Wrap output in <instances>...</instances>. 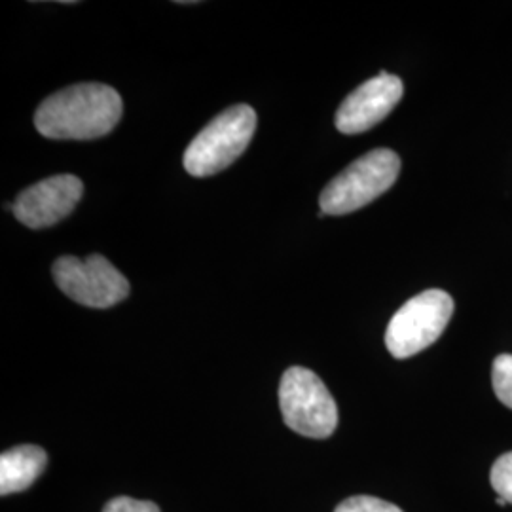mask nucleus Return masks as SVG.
<instances>
[{
  "label": "nucleus",
  "mask_w": 512,
  "mask_h": 512,
  "mask_svg": "<svg viewBox=\"0 0 512 512\" xmlns=\"http://www.w3.org/2000/svg\"><path fill=\"white\" fill-rule=\"evenodd\" d=\"M255 129L256 112L249 105H236L220 112L186 148L184 169L192 177L217 175L245 152Z\"/></svg>",
  "instance_id": "3"
},
{
  "label": "nucleus",
  "mask_w": 512,
  "mask_h": 512,
  "mask_svg": "<svg viewBox=\"0 0 512 512\" xmlns=\"http://www.w3.org/2000/svg\"><path fill=\"white\" fill-rule=\"evenodd\" d=\"M55 285L71 300L105 310L126 300L129 296V281L120 274L105 256L90 255L88 258L61 256L52 266Z\"/></svg>",
  "instance_id": "6"
},
{
  "label": "nucleus",
  "mask_w": 512,
  "mask_h": 512,
  "mask_svg": "<svg viewBox=\"0 0 512 512\" xmlns=\"http://www.w3.org/2000/svg\"><path fill=\"white\" fill-rule=\"evenodd\" d=\"M103 512H160V507L152 501H139L133 497H114L105 505Z\"/></svg>",
  "instance_id": "13"
},
{
  "label": "nucleus",
  "mask_w": 512,
  "mask_h": 512,
  "mask_svg": "<svg viewBox=\"0 0 512 512\" xmlns=\"http://www.w3.org/2000/svg\"><path fill=\"white\" fill-rule=\"evenodd\" d=\"M492 384L501 403L512 410V355H497L492 366Z\"/></svg>",
  "instance_id": "10"
},
{
  "label": "nucleus",
  "mask_w": 512,
  "mask_h": 512,
  "mask_svg": "<svg viewBox=\"0 0 512 512\" xmlns=\"http://www.w3.org/2000/svg\"><path fill=\"white\" fill-rule=\"evenodd\" d=\"M401 158L389 148L370 150L348 165L323 190L319 205L323 215H348L385 194L399 177Z\"/></svg>",
  "instance_id": "2"
},
{
  "label": "nucleus",
  "mask_w": 512,
  "mask_h": 512,
  "mask_svg": "<svg viewBox=\"0 0 512 512\" xmlns=\"http://www.w3.org/2000/svg\"><path fill=\"white\" fill-rule=\"evenodd\" d=\"M334 512H403L397 505L372 497V495H353L342 501Z\"/></svg>",
  "instance_id": "12"
},
{
  "label": "nucleus",
  "mask_w": 512,
  "mask_h": 512,
  "mask_svg": "<svg viewBox=\"0 0 512 512\" xmlns=\"http://www.w3.org/2000/svg\"><path fill=\"white\" fill-rule=\"evenodd\" d=\"M82 194L84 184L78 177L55 175L25 188L12 203V213L21 224L33 230L48 228L69 217L82 200Z\"/></svg>",
  "instance_id": "7"
},
{
  "label": "nucleus",
  "mask_w": 512,
  "mask_h": 512,
  "mask_svg": "<svg viewBox=\"0 0 512 512\" xmlns=\"http://www.w3.org/2000/svg\"><path fill=\"white\" fill-rule=\"evenodd\" d=\"M403 80L395 74L380 73L355 92L349 93L336 112V129L357 135L378 126L403 99Z\"/></svg>",
  "instance_id": "8"
},
{
  "label": "nucleus",
  "mask_w": 512,
  "mask_h": 512,
  "mask_svg": "<svg viewBox=\"0 0 512 512\" xmlns=\"http://www.w3.org/2000/svg\"><path fill=\"white\" fill-rule=\"evenodd\" d=\"M454 315V300L446 291L431 289L410 298L393 315L385 330V348L395 359H408L433 346Z\"/></svg>",
  "instance_id": "5"
},
{
  "label": "nucleus",
  "mask_w": 512,
  "mask_h": 512,
  "mask_svg": "<svg viewBox=\"0 0 512 512\" xmlns=\"http://www.w3.org/2000/svg\"><path fill=\"white\" fill-rule=\"evenodd\" d=\"M48 456L40 446H16L0 456V495L18 494L44 473Z\"/></svg>",
  "instance_id": "9"
},
{
  "label": "nucleus",
  "mask_w": 512,
  "mask_h": 512,
  "mask_svg": "<svg viewBox=\"0 0 512 512\" xmlns=\"http://www.w3.org/2000/svg\"><path fill=\"white\" fill-rule=\"evenodd\" d=\"M497 505H499V507H505V505H507V501H505L503 497H497Z\"/></svg>",
  "instance_id": "14"
},
{
  "label": "nucleus",
  "mask_w": 512,
  "mask_h": 512,
  "mask_svg": "<svg viewBox=\"0 0 512 512\" xmlns=\"http://www.w3.org/2000/svg\"><path fill=\"white\" fill-rule=\"evenodd\" d=\"M283 420L308 439H329L338 425V406L323 380L302 366L289 368L279 384Z\"/></svg>",
  "instance_id": "4"
},
{
  "label": "nucleus",
  "mask_w": 512,
  "mask_h": 512,
  "mask_svg": "<svg viewBox=\"0 0 512 512\" xmlns=\"http://www.w3.org/2000/svg\"><path fill=\"white\" fill-rule=\"evenodd\" d=\"M122 110L120 93L107 84H76L44 99L35 126L48 139L90 141L110 133Z\"/></svg>",
  "instance_id": "1"
},
{
  "label": "nucleus",
  "mask_w": 512,
  "mask_h": 512,
  "mask_svg": "<svg viewBox=\"0 0 512 512\" xmlns=\"http://www.w3.org/2000/svg\"><path fill=\"white\" fill-rule=\"evenodd\" d=\"M490 482L497 497H503L512 505V452L497 459L490 473Z\"/></svg>",
  "instance_id": "11"
}]
</instances>
